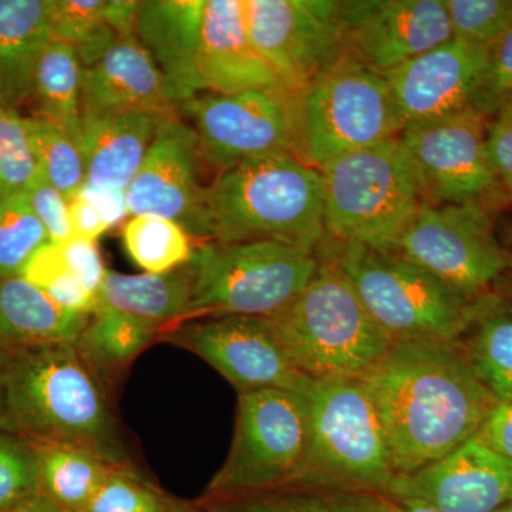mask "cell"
Segmentation results:
<instances>
[{"label":"cell","instance_id":"obj_1","mask_svg":"<svg viewBox=\"0 0 512 512\" xmlns=\"http://www.w3.org/2000/svg\"><path fill=\"white\" fill-rule=\"evenodd\" d=\"M396 477L437 463L476 436L497 403L456 342L396 339L360 377Z\"/></svg>","mask_w":512,"mask_h":512},{"label":"cell","instance_id":"obj_2","mask_svg":"<svg viewBox=\"0 0 512 512\" xmlns=\"http://www.w3.org/2000/svg\"><path fill=\"white\" fill-rule=\"evenodd\" d=\"M106 387L74 343L12 350L5 376L10 429L35 443L84 448L114 466H131Z\"/></svg>","mask_w":512,"mask_h":512},{"label":"cell","instance_id":"obj_3","mask_svg":"<svg viewBox=\"0 0 512 512\" xmlns=\"http://www.w3.org/2000/svg\"><path fill=\"white\" fill-rule=\"evenodd\" d=\"M212 242L269 241L318 252L326 241L323 178L289 153L252 158L208 187Z\"/></svg>","mask_w":512,"mask_h":512},{"label":"cell","instance_id":"obj_4","mask_svg":"<svg viewBox=\"0 0 512 512\" xmlns=\"http://www.w3.org/2000/svg\"><path fill=\"white\" fill-rule=\"evenodd\" d=\"M319 259L301 295L266 320L302 375L360 379L396 339L377 325L338 266Z\"/></svg>","mask_w":512,"mask_h":512},{"label":"cell","instance_id":"obj_5","mask_svg":"<svg viewBox=\"0 0 512 512\" xmlns=\"http://www.w3.org/2000/svg\"><path fill=\"white\" fill-rule=\"evenodd\" d=\"M309 444L291 488L384 494L396 473L382 423L362 380L309 379Z\"/></svg>","mask_w":512,"mask_h":512},{"label":"cell","instance_id":"obj_6","mask_svg":"<svg viewBox=\"0 0 512 512\" xmlns=\"http://www.w3.org/2000/svg\"><path fill=\"white\" fill-rule=\"evenodd\" d=\"M191 264L194 291L181 323L220 316L274 318L309 285L320 259L316 252L279 242H205Z\"/></svg>","mask_w":512,"mask_h":512},{"label":"cell","instance_id":"obj_7","mask_svg":"<svg viewBox=\"0 0 512 512\" xmlns=\"http://www.w3.org/2000/svg\"><path fill=\"white\" fill-rule=\"evenodd\" d=\"M333 262L377 325L393 339L457 342L474 301L393 252L326 238L316 252Z\"/></svg>","mask_w":512,"mask_h":512},{"label":"cell","instance_id":"obj_8","mask_svg":"<svg viewBox=\"0 0 512 512\" xmlns=\"http://www.w3.org/2000/svg\"><path fill=\"white\" fill-rule=\"evenodd\" d=\"M329 239L386 249L424 201L399 137L336 158L320 170Z\"/></svg>","mask_w":512,"mask_h":512},{"label":"cell","instance_id":"obj_9","mask_svg":"<svg viewBox=\"0 0 512 512\" xmlns=\"http://www.w3.org/2000/svg\"><path fill=\"white\" fill-rule=\"evenodd\" d=\"M298 124L299 157L318 170L402 133L386 77L348 50L303 90Z\"/></svg>","mask_w":512,"mask_h":512},{"label":"cell","instance_id":"obj_10","mask_svg":"<svg viewBox=\"0 0 512 512\" xmlns=\"http://www.w3.org/2000/svg\"><path fill=\"white\" fill-rule=\"evenodd\" d=\"M309 444L302 393L262 389L239 393L227 460L205 493L208 504L291 488Z\"/></svg>","mask_w":512,"mask_h":512},{"label":"cell","instance_id":"obj_11","mask_svg":"<svg viewBox=\"0 0 512 512\" xmlns=\"http://www.w3.org/2000/svg\"><path fill=\"white\" fill-rule=\"evenodd\" d=\"M384 251L470 301L497 291L512 274V254L495 237L490 210L478 205L423 201Z\"/></svg>","mask_w":512,"mask_h":512},{"label":"cell","instance_id":"obj_12","mask_svg":"<svg viewBox=\"0 0 512 512\" xmlns=\"http://www.w3.org/2000/svg\"><path fill=\"white\" fill-rule=\"evenodd\" d=\"M298 100L286 89L232 96L205 92L178 109L191 120L202 161L220 174L268 154L299 157Z\"/></svg>","mask_w":512,"mask_h":512},{"label":"cell","instance_id":"obj_13","mask_svg":"<svg viewBox=\"0 0 512 512\" xmlns=\"http://www.w3.org/2000/svg\"><path fill=\"white\" fill-rule=\"evenodd\" d=\"M490 123L470 109L400 133L424 201L493 211L508 200L488 151Z\"/></svg>","mask_w":512,"mask_h":512},{"label":"cell","instance_id":"obj_14","mask_svg":"<svg viewBox=\"0 0 512 512\" xmlns=\"http://www.w3.org/2000/svg\"><path fill=\"white\" fill-rule=\"evenodd\" d=\"M252 42L296 96L345 52L339 0H244Z\"/></svg>","mask_w":512,"mask_h":512},{"label":"cell","instance_id":"obj_15","mask_svg":"<svg viewBox=\"0 0 512 512\" xmlns=\"http://www.w3.org/2000/svg\"><path fill=\"white\" fill-rule=\"evenodd\" d=\"M160 338L200 356L238 393L262 389L302 393V375L276 338L268 320L220 316L188 320L165 330Z\"/></svg>","mask_w":512,"mask_h":512},{"label":"cell","instance_id":"obj_16","mask_svg":"<svg viewBox=\"0 0 512 512\" xmlns=\"http://www.w3.org/2000/svg\"><path fill=\"white\" fill-rule=\"evenodd\" d=\"M201 161L194 128L177 113L165 116L127 187L131 217L165 218L180 224L200 245L212 242L208 187L200 181Z\"/></svg>","mask_w":512,"mask_h":512},{"label":"cell","instance_id":"obj_17","mask_svg":"<svg viewBox=\"0 0 512 512\" xmlns=\"http://www.w3.org/2000/svg\"><path fill=\"white\" fill-rule=\"evenodd\" d=\"M345 50L387 74L453 39L444 0H343Z\"/></svg>","mask_w":512,"mask_h":512},{"label":"cell","instance_id":"obj_18","mask_svg":"<svg viewBox=\"0 0 512 512\" xmlns=\"http://www.w3.org/2000/svg\"><path fill=\"white\" fill-rule=\"evenodd\" d=\"M490 47L451 39L384 74L402 131L473 109Z\"/></svg>","mask_w":512,"mask_h":512},{"label":"cell","instance_id":"obj_19","mask_svg":"<svg viewBox=\"0 0 512 512\" xmlns=\"http://www.w3.org/2000/svg\"><path fill=\"white\" fill-rule=\"evenodd\" d=\"M383 495L441 512H494L512 500V460L473 437L437 463L394 478Z\"/></svg>","mask_w":512,"mask_h":512},{"label":"cell","instance_id":"obj_20","mask_svg":"<svg viewBox=\"0 0 512 512\" xmlns=\"http://www.w3.org/2000/svg\"><path fill=\"white\" fill-rule=\"evenodd\" d=\"M198 69L208 93L286 89L249 36L244 0H205Z\"/></svg>","mask_w":512,"mask_h":512},{"label":"cell","instance_id":"obj_21","mask_svg":"<svg viewBox=\"0 0 512 512\" xmlns=\"http://www.w3.org/2000/svg\"><path fill=\"white\" fill-rule=\"evenodd\" d=\"M205 0H144L136 37L153 57L175 107L205 93L198 55Z\"/></svg>","mask_w":512,"mask_h":512},{"label":"cell","instance_id":"obj_22","mask_svg":"<svg viewBox=\"0 0 512 512\" xmlns=\"http://www.w3.org/2000/svg\"><path fill=\"white\" fill-rule=\"evenodd\" d=\"M164 79L136 36L119 37L82 64V113H174Z\"/></svg>","mask_w":512,"mask_h":512},{"label":"cell","instance_id":"obj_23","mask_svg":"<svg viewBox=\"0 0 512 512\" xmlns=\"http://www.w3.org/2000/svg\"><path fill=\"white\" fill-rule=\"evenodd\" d=\"M165 116L168 114L153 111L82 113L77 144L86 168V184L127 190Z\"/></svg>","mask_w":512,"mask_h":512},{"label":"cell","instance_id":"obj_24","mask_svg":"<svg viewBox=\"0 0 512 512\" xmlns=\"http://www.w3.org/2000/svg\"><path fill=\"white\" fill-rule=\"evenodd\" d=\"M89 318L60 308L22 276L0 278V346L6 352L76 343Z\"/></svg>","mask_w":512,"mask_h":512},{"label":"cell","instance_id":"obj_25","mask_svg":"<svg viewBox=\"0 0 512 512\" xmlns=\"http://www.w3.org/2000/svg\"><path fill=\"white\" fill-rule=\"evenodd\" d=\"M50 40V0H0V109L30 100L36 62Z\"/></svg>","mask_w":512,"mask_h":512},{"label":"cell","instance_id":"obj_26","mask_svg":"<svg viewBox=\"0 0 512 512\" xmlns=\"http://www.w3.org/2000/svg\"><path fill=\"white\" fill-rule=\"evenodd\" d=\"M194 282L191 261L164 274L127 275L109 271L100 289L99 305L146 320L163 333L183 322Z\"/></svg>","mask_w":512,"mask_h":512},{"label":"cell","instance_id":"obj_27","mask_svg":"<svg viewBox=\"0 0 512 512\" xmlns=\"http://www.w3.org/2000/svg\"><path fill=\"white\" fill-rule=\"evenodd\" d=\"M456 343L485 387L498 400H512V311L497 292L473 302Z\"/></svg>","mask_w":512,"mask_h":512},{"label":"cell","instance_id":"obj_28","mask_svg":"<svg viewBox=\"0 0 512 512\" xmlns=\"http://www.w3.org/2000/svg\"><path fill=\"white\" fill-rule=\"evenodd\" d=\"M30 100L35 103V116L49 120L79 143L82 62L73 46L53 39L47 43L33 72Z\"/></svg>","mask_w":512,"mask_h":512},{"label":"cell","instance_id":"obj_29","mask_svg":"<svg viewBox=\"0 0 512 512\" xmlns=\"http://www.w3.org/2000/svg\"><path fill=\"white\" fill-rule=\"evenodd\" d=\"M160 335L146 320L99 305L74 345L107 386Z\"/></svg>","mask_w":512,"mask_h":512},{"label":"cell","instance_id":"obj_30","mask_svg":"<svg viewBox=\"0 0 512 512\" xmlns=\"http://www.w3.org/2000/svg\"><path fill=\"white\" fill-rule=\"evenodd\" d=\"M32 443L37 456L40 494L66 512H80L111 468L116 467L84 448Z\"/></svg>","mask_w":512,"mask_h":512},{"label":"cell","instance_id":"obj_31","mask_svg":"<svg viewBox=\"0 0 512 512\" xmlns=\"http://www.w3.org/2000/svg\"><path fill=\"white\" fill-rule=\"evenodd\" d=\"M123 242L131 261L148 274H164L187 265L198 247L180 224L153 215L126 221Z\"/></svg>","mask_w":512,"mask_h":512},{"label":"cell","instance_id":"obj_32","mask_svg":"<svg viewBox=\"0 0 512 512\" xmlns=\"http://www.w3.org/2000/svg\"><path fill=\"white\" fill-rule=\"evenodd\" d=\"M376 495L322 488H285L211 503L205 512H376Z\"/></svg>","mask_w":512,"mask_h":512},{"label":"cell","instance_id":"obj_33","mask_svg":"<svg viewBox=\"0 0 512 512\" xmlns=\"http://www.w3.org/2000/svg\"><path fill=\"white\" fill-rule=\"evenodd\" d=\"M106 12L107 0H50L52 39L73 46L82 64L92 62L119 39Z\"/></svg>","mask_w":512,"mask_h":512},{"label":"cell","instance_id":"obj_34","mask_svg":"<svg viewBox=\"0 0 512 512\" xmlns=\"http://www.w3.org/2000/svg\"><path fill=\"white\" fill-rule=\"evenodd\" d=\"M30 137L39 173L67 200L86 183L82 151L72 138L43 117H29Z\"/></svg>","mask_w":512,"mask_h":512},{"label":"cell","instance_id":"obj_35","mask_svg":"<svg viewBox=\"0 0 512 512\" xmlns=\"http://www.w3.org/2000/svg\"><path fill=\"white\" fill-rule=\"evenodd\" d=\"M20 276L42 289L66 311L92 315L99 306V298L70 271L60 244L49 242L40 248L29 259Z\"/></svg>","mask_w":512,"mask_h":512},{"label":"cell","instance_id":"obj_36","mask_svg":"<svg viewBox=\"0 0 512 512\" xmlns=\"http://www.w3.org/2000/svg\"><path fill=\"white\" fill-rule=\"evenodd\" d=\"M37 173L29 117L0 109V202L25 194Z\"/></svg>","mask_w":512,"mask_h":512},{"label":"cell","instance_id":"obj_37","mask_svg":"<svg viewBox=\"0 0 512 512\" xmlns=\"http://www.w3.org/2000/svg\"><path fill=\"white\" fill-rule=\"evenodd\" d=\"M49 242L23 195L0 202V278L20 276L29 259Z\"/></svg>","mask_w":512,"mask_h":512},{"label":"cell","instance_id":"obj_38","mask_svg":"<svg viewBox=\"0 0 512 512\" xmlns=\"http://www.w3.org/2000/svg\"><path fill=\"white\" fill-rule=\"evenodd\" d=\"M174 505L133 467L116 466L80 512H168Z\"/></svg>","mask_w":512,"mask_h":512},{"label":"cell","instance_id":"obj_39","mask_svg":"<svg viewBox=\"0 0 512 512\" xmlns=\"http://www.w3.org/2000/svg\"><path fill=\"white\" fill-rule=\"evenodd\" d=\"M40 494L32 441L0 430V512H13Z\"/></svg>","mask_w":512,"mask_h":512},{"label":"cell","instance_id":"obj_40","mask_svg":"<svg viewBox=\"0 0 512 512\" xmlns=\"http://www.w3.org/2000/svg\"><path fill=\"white\" fill-rule=\"evenodd\" d=\"M453 39L491 47L512 26V0H444Z\"/></svg>","mask_w":512,"mask_h":512},{"label":"cell","instance_id":"obj_41","mask_svg":"<svg viewBox=\"0 0 512 512\" xmlns=\"http://www.w3.org/2000/svg\"><path fill=\"white\" fill-rule=\"evenodd\" d=\"M512 103V26L490 47L487 69L473 109L488 119Z\"/></svg>","mask_w":512,"mask_h":512},{"label":"cell","instance_id":"obj_42","mask_svg":"<svg viewBox=\"0 0 512 512\" xmlns=\"http://www.w3.org/2000/svg\"><path fill=\"white\" fill-rule=\"evenodd\" d=\"M23 197L37 220L42 222L50 242L64 244L74 238L72 224H70L69 200L42 174L37 173Z\"/></svg>","mask_w":512,"mask_h":512},{"label":"cell","instance_id":"obj_43","mask_svg":"<svg viewBox=\"0 0 512 512\" xmlns=\"http://www.w3.org/2000/svg\"><path fill=\"white\" fill-rule=\"evenodd\" d=\"M60 245L70 271L99 298L101 286L109 271L104 266L97 242L74 237Z\"/></svg>","mask_w":512,"mask_h":512},{"label":"cell","instance_id":"obj_44","mask_svg":"<svg viewBox=\"0 0 512 512\" xmlns=\"http://www.w3.org/2000/svg\"><path fill=\"white\" fill-rule=\"evenodd\" d=\"M488 151L505 194L512 200V103L491 119Z\"/></svg>","mask_w":512,"mask_h":512},{"label":"cell","instance_id":"obj_45","mask_svg":"<svg viewBox=\"0 0 512 512\" xmlns=\"http://www.w3.org/2000/svg\"><path fill=\"white\" fill-rule=\"evenodd\" d=\"M474 437L485 447L512 460V400H497Z\"/></svg>","mask_w":512,"mask_h":512},{"label":"cell","instance_id":"obj_46","mask_svg":"<svg viewBox=\"0 0 512 512\" xmlns=\"http://www.w3.org/2000/svg\"><path fill=\"white\" fill-rule=\"evenodd\" d=\"M76 195L90 202L100 212L107 227L113 228L126 221L128 210L127 190H110V188H97L84 183Z\"/></svg>","mask_w":512,"mask_h":512},{"label":"cell","instance_id":"obj_47","mask_svg":"<svg viewBox=\"0 0 512 512\" xmlns=\"http://www.w3.org/2000/svg\"><path fill=\"white\" fill-rule=\"evenodd\" d=\"M69 215L73 235L76 238L97 242V239L110 229L101 217L100 212L80 195H74L72 200L69 201Z\"/></svg>","mask_w":512,"mask_h":512},{"label":"cell","instance_id":"obj_48","mask_svg":"<svg viewBox=\"0 0 512 512\" xmlns=\"http://www.w3.org/2000/svg\"><path fill=\"white\" fill-rule=\"evenodd\" d=\"M141 2L107 0V23L119 37L136 36V22Z\"/></svg>","mask_w":512,"mask_h":512},{"label":"cell","instance_id":"obj_49","mask_svg":"<svg viewBox=\"0 0 512 512\" xmlns=\"http://www.w3.org/2000/svg\"><path fill=\"white\" fill-rule=\"evenodd\" d=\"M376 512H441L430 505L414 501L394 500L387 495H376Z\"/></svg>","mask_w":512,"mask_h":512},{"label":"cell","instance_id":"obj_50","mask_svg":"<svg viewBox=\"0 0 512 512\" xmlns=\"http://www.w3.org/2000/svg\"><path fill=\"white\" fill-rule=\"evenodd\" d=\"M6 365H8V352L0 346V430L12 431V429H10L8 416H6L5 406Z\"/></svg>","mask_w":512,"mask_h":512},{"label":"cell","instance_id":"obj_51","mask_svg":"<svg viewBox=\"0 0 512 512\" xmlns=\"http://www.w3.org/2000/svg\"><path fill=\"white\" fill-rule=\"evenodd\" d=\"M13 512H66L57 507L52 501L47 500L42 494L36 495L28 503L20 505L18 510Z\"/></svg>","mask_w":512,"mask_h":512},{"label":"cell","instance_id":"obj_52","mask_svg":"<svg viewBox=\"0 0 512 512\" xmlns=\"http://www.w3.org/2000/svg\"><path fill=\"white\" fill-rule=\"evenodd\" d=\"M495 292L503 298L505 305L512 311V274L504 279L503 284L498 286Z\"/></svg>","mask_w":512,"mask_h":512},{"label":"cell","instance_id":"obj_53","mask_svg":"<svg viewBox=\"0 0 512 512\" xmlns=\"http://www.w3.org/2000/svg\"><path fill=\"white\" fill-rule=\"evenodd\" d=\"M168 512H195L190 510V508L181 507V505L175 504L173 510Z\"/></svg>","mask_w":512,"mask_h":512},{"label":"cell","instance_id":"obj_54","mask_svg":"<svg viewBox=\"0 0 512 512\" xmlns=\"http://www.w3.org/2000/svg\"><path fill=\"white\" fill-rule=\"evenodd\" d=\"M494 512H512V500L510 503L503 505V507L498 508V510Z\"/></svg>","mask_w":512,"mask_h":512}]
</instances>
